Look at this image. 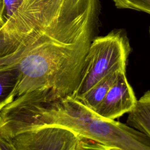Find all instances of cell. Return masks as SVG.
<instances>
[{
  "label": "cell",
  "mask_w": 150,
  "mask_h": 150,
  "mask_svg": "<svg viewBox=\"0 0 150 150\" xmlns=\"http://www.w3.org/2000/svg\"><path fill=\"white\" fill-rule=\"evenodd\" d=\"M90 44L78 43L39 1L23 0L0 29V69L18 70L16 97L39 89L73 97Z\"/></svg>",
  "instance_id": "cell-1"
},
{
  "label": "cell",
  "mask_w": 150,
  "mask_h": 150,
  "mask_svg": "<svg viewBox=\"0 0 150 150\" xmlns=\"http://www.w3.org/2000/svg\"><path fill=\"white\" fill-rule=\"evenodd\" d=\"M2 122L9 138L24 131L56 126L117 150H150V139L144 133L100 116L72 97L59 98L48 89L16 97L2 110Z\"/></svg>",
  "instance_id": "cell-2"
},
{
  "label": "cell",
  "mask_w": 150,
  "mask_h": 150,
  "mask_svg": "<svg viewBox=\"0 0 150 150\" xmlns=\"http://www.w3.org/2000/svg\"><path fill=\"white\" fill-rule=\"evenodd\" d=\"M129 39L124 29H114L91 42L84 60L80 84L72 97L78 99L107 75L126 71L131 52Z\"/></svg>",
  "instance_id": "cell-3"
},
{
  "label": "cell",
  "mask_w": 150,
  "mask_h": 150,
  "mask_svg": "<svg viewBox=\"0 0 150 150\" xmlns=\"http://www.w3.org/2000/svg\"><path fill=\"white\" fill-rule=\"evenodd\" d=\"M80 138L69 129L51 126L21 132L9 140L16 150H76Z\"/></svg>",
  "instance_id": "cell-4"
},
{
  "label": "cell",
  "mask_w": 150,
  "mask_h": 150,
  "mask_svg": "<svg viewBox=\"0 0 150 150\" xmlns=\"http://www.w3.org/2000/svg\"><path fill=\"white\" fill-rule=\"evenodd\" d=\"M137 102L134 90L127 80L125 71H120L94 112L103 118L114 120L131 112Z\"/></svg>",
  "instance_id": "cell-5"
},
{
  "label": "cell",
  "mask_w": 150,
  "mask_h": 150,
  "mask_svg": "<svg viewBox=\"0 0 150 150\" xmlns=\"http://www.w3.org/2000/svg\"><path fill=\"white\" fill-rule=\"evenodd\" d=\"M127 118V124L144 133L150 139V90L137 100L134 108Z\"/></svg>",
  "instance_id": "cell-6"
},
{
  "label": "cell",
  "mask_w": 150,
  "mask_h": 150,
  "mask_svg": "<svg viewBox=\"0 0 150 150\" xmlns=\"http://www.w3.org/2000/svg\"><path fill=\"white\" fill-rule=\"evenodd\" d=\"M120 71L107 75L95 84L83 96L76 100L80 101L89 109L94 111L102 102L109 89L114 83L117 74Z\"/></svg>",
  "instance_id": "cell-7"
},
{
  "label": "cell",
  "mask_w": 150,
  "mask_h": 150,
  "mask_svg": "<svg viewBox=\"0 0 150 150\" xmlns=\"http://www.w3.org/2000/svg\"><path fill=\"white\" fill-rule=\"evenodd\" d=\"M20 80L17 69H0V112L16 98Z\"/></svg>",
  "instance_id": "cell-8"
},
{
  "label": "cell",
  "mask_w": 150,
  "mask_h": 150,
  "mask_svg": "<svg viewBox=\"0 0 150 150\" xmlns=\"http://www.w3.org/2000/svg\"><path fill=\"white\" fill-rule=\"evenodd\" d=\"M118 9H132L150 15V0H111Z\"/></svg>",
  "instance_id": "cell-9"
},
{
  "label": "cell",
  "mask_w": 150,
  "mask_h": 150,
  "mask_svg": "<svg viewBox=\"0 0 150 150\" xmlns=\"http://www.w3.org/2000/svg\"><path fill=\"white\" fill-rule=\"evenodd\" d=\"M76 150H117L91 139L81 138Z\"/></svg>",
  "instance_id": "cell-10"
},
{
  "label": "cell",
  "mask_w": 150,
  "mask_h": 150,
  "mask_svg": "<svg viewBox=\"0 0 150 150\" xmlns=\"http://www.w3.org/2000/svg\"><path fill=\"white\" fill-rule=\"evenodd\" d=\"M23 0H2L3 2V20L4 23L12 16L23 2Z\"/></svg>",
  "instance_id": "cell-11"
},
{
  "label": "cell",
  "mask_w": 150,
  "mask_h": 150,
  "mask_svg": "<svg viewBox=\"0 0 150 150\" xmlns=\"http://www.w3.org/2000/svg\"><path fill=\"white\" fill-rule=\"evenodd\" d=\"M0 150H16L10 140L0 135Z\"/></svg>",
  "instance_id": "cell-12"
},
{
  "label": "cell",
  "mask_w": 150,
  "mask_h": 150,
  "mask_svg": "<svg viewBox=\"0 0 150 150\" xmlns=\"http://www.w3.org/2000/svg\"><path fill=\"white\" fill-rule=\"evenodd\" d=\"M3 2L2 0H0V29L4 25L3 20Z\"/></svg>",
  "instance_id": "cell-13"
},
{
  "label": "cell",
  "mask_w": 150,
  "mask_h": 150,
  "mask_svg": "<svg viewBox=\"0 0 150 150\" xmlns=\"http://www.w3.org/2000/svg\"><path fill=\"white\" fill-rule=\"evenodd\" d=\"M149 38H150V25L149 27Z\"/></svg>",
  "instance_id": "cell-14"
}]
</instances>
